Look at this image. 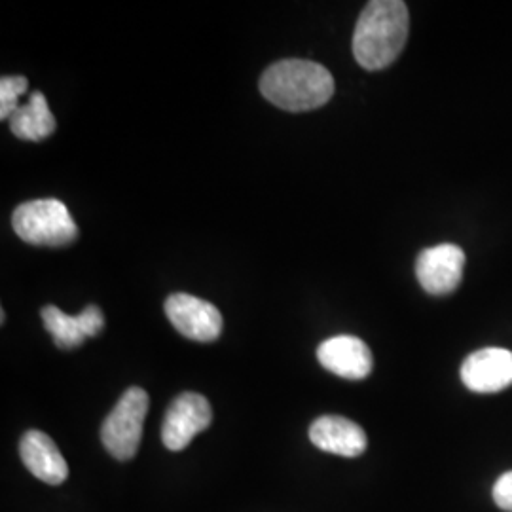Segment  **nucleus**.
<instances>
[{
	"instance_id": "9",
	"label": "nucleus",
	"mask_w": 512,
	"mask_h": 512,
	"mask_svg": "<svg viewBox=\"0 0 512 512\" xmlns=\"http://www.w3.org/2000/svg\"><path fill=\"white\" fill-rule=\"evenodd\" d=\"M317 359L332 374L346 380H363L374 366L372 351L361 338L334 336L317 349Z\"/></svg>"
},
{
	"instance_id": "13",
	"label": "nucleus",
	"mask_w": 512,
	"mask_h": 512,
	"mask_svg": "<svg viewBox=\"0 0 512 512\" xmlns=\"http://www.w3.org/2000/svg\"><path fill=\"white\" fill-rule=\"evenodd\" d=\"M55 126L54 114L48 107L44 93L40 92L31 93L27 103H23L10 118L12 133L31 143L48 139L54 133Z\"/></svg>"
},
{
	"instance_id": "10",
	"label": "nucleus",
	"mask_w": 512,
	"mask_h": 512,
	"mask_svg": "<svg viewBox=\"0 0 512 512\" xmlns=\"http://www.w3.org/2000/svg\"><path fill=\"white\" fill-rule=\"evenodd\" d=\"M42 321L46 330L54 336L57 348L61 349L78 348L86 338L97 336L105 327L103 311L97 306H88L74 317L55 306H46L42 310Z\"/></svg>"
},
{
	"instance_id": "15",
	"label": "nucleus",
	"mask_w": 512,
	"mask_h": 512,
	"mask_svg": "<svg viewBox=\"0 0 512 512\" xmlns=\"http://www.w3.org/2000/svg\"><path fill=\"white\" fill-rule=\"evenodd\" d=\"M494 501L503 511L512 512V471L495 482Z\"/></svg>"
},
{
	"instance_id": "6",
	"label": "nucleus",
	"mask_w": 512,
	"mask_h": 512,
	"mask_svg": "<svg viewBox=\"0 0 512 512\" xmlns=\"http://www.w3.org/2000/svg\"><path fill=\"white\" fill-rule=\"evenodd\" d=\"M171 325L194 342H215L222 332V315L211 302L192 294H171L165 300Z\"/></svg>"
},
{
	"instance_id": "11",
	"label": "nucleus",
	"mask_w": 512,
	"mask_h": 512,
	"mask_svg": "<svg viewBox=\"0 0 512 512\" xmlns=\"http://www.w3.org/2000/svg\"><path fill=\"white\" fill-rule=\"evenodd\" d=\"M310 440L319 450L342 458L361 456L368 444L363 427L340 416H321L313 421Z\"/></svg>"
},
{
	"instance_id": "5",
	"label": "nucleus",
	"mask_w": 512,
	"mask_h": 512,
	"mask_svg": "<svg viewBox=\"0 0 512 512\" xmlns=\"http://www.w3.org/2000/svg\"><path fill=\"white\" fill-rule=\"evenodd\" d=\"M213 420L209 401L200 393L179 395L165 414L162 425V440L171 452L184 450L196 435L205 431Z\"/></svg>"
},
{
	"instance_id": "7",
	"label": "nucleus",
	"mask_w": 512,
	"mask_h": 512,
	"mask_svg": "<svg viewBox=\"0 0 512 512\" xmlns=\"http://www.w3.org/2000/svg\"><path fill=\"white\" fill-rule=\"evenodd\" d=\"M467 256L454 243L425 249L416 260V277L425 293L433 296L454 293L463 279Z\"/></svg>"
},
{
	"instance_id": "2",
	"label": "nucleus",
	"mask_w": 512,
	"mask_h": 512,
	"mask_svg": "<svg viewBox=\"0 0 512 512\" xmlns=\"http://www.w3.org/2000/svg\"><path fill=\"white\" fill-rule=\"evenodd\" d=\"M260 93L279 109L306 112L327 105L334 78L323 65L308 59H283L260 78Z\"/></svg>"
},
{
	"instance_id": "1",
	"label": "nucleus",
	"mask_w": 512,
	"mask_h": 512,
	"mask_svg": "<svg viewBox=\"0 0 512 512\" xmlns=\"http://www.w3.org/2000/svg\"><path fill=\"white\" fill-rule=\"evenodd\" d=\"M410 16L401 0H372L357 21L353 33L355 61L366 71H382L403 52L408 40Z\"/></svg>"
},
{
	"instance_id": "4",
	"label": "nucleus",
	"mask_w": 512,
	"mask_h": 512,
	"mask_svg": "<svg viewBox=\"0 0 512 512\" xmlns=\"http://www.w3.org/2000/svg\"><path fill=\"white\" fill-rule=\"evenodd\" d=\"M148 404L150 399L145 389L129 387L112 408L107 420L103 421L101 440L112 458L118 461L135 458L143 437Z\"/></svg>"
},
{
	"instance_id": "14",
	"label": "nucleus",
	"mask_w": 512,
	"mask_h": 512,
	"mask_svg": "<svg viewBox=\"0 0 512 512\" xmlns=\"http://www.w3.org/2000/svg\"><path fill=\"white\" fill-rule=\"evenodd\" d=\"M29 82L25 76H2L0 80V120H10L21 107L19 99L27 93Z\"/></svg>"
},
{
	"instance_id": "8",
	"label": "nucleus",
	"mask_w": 512,
	"mask_h": 512,
	"mask_svg": "<svg viewBox=\"0 0 512 512\" xmlns=\"http://www.w3.org/2000/svg\"><path fill=\"white\" fill-rule=\"evenodd\" d=\"M461 382L475 393H497L512 385V351L484 348L461 365Z\"/></svg>"
},
{
	"instance_id": "3",
	"label": "nucleus",
	"mask_w": 512,
	"mask_h": 512,
	"mask_svg": "<svg viewBox=\"0 0 512 512\" xmlns=\"http://www.w3.org/2000/svg\"><path fill=\"white\" fill-rule=\"evenodd\" d=\"M19 239L38 247H65L78 238V226L59 200L21 203L12 215Z\"/></svg>"
},
{
	"instance_id": "12",
	"label": "nucleus",
	"mask_w": 512,
	"mask_h": 512,
	"mask_svg": "<svg viewBox=\"0 0 512 512\" xmlns=\"http://www.w3.org/2000/svg\"><path fill=\"white\" fill-rule=\"evenodd\" d=\"M19 456L23 465L46 484H63L69 476V465L57 444L42 431H27L21 437Z\"/></svg>"
}]
</instances>
